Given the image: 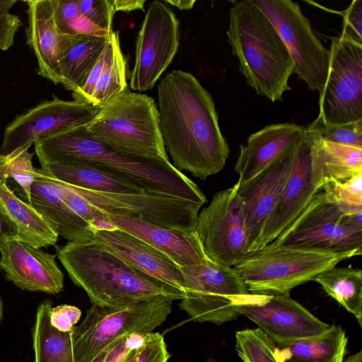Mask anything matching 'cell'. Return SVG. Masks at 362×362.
<instances>
[{
  "label": "cell",
  "instance_id": "cell-50",
  "mask_svg": "<svg viewBox=\"0 0 362 362\" xmlns=\"http://www.w3.org/2000/svg\"><path fill=\"white\" fill-rule=\"evenodd\" d=\"M3 311H4V304H3L2 298L0 296V322L1 321L2 317H3Z\"/></svg>",
  "mask_w": 362,
  "mask_h": 362
},
{
  "label": "cell",
  "instance_id": "cell-43",
  "mask_svg": "<svg viewBox=\"0 0 362 362\" xmlns=\"http://www.w3.org/2000/svg\"><path fill=\"white\" fill-rule=\"evenodd\" d=\"M81 310L76 306L62 304L52 307L49 313L51 325L61 332H69L78 322Z\"/></svg>",
  "mask_w": 362,
  "mask_h": 362
},
{
  "label": "cell",
  "instance_id": "cell-46",
  "mask_svg": "<svg viewBox=\"0 0 362 362\" xmlns=\"http://www.w3.org/2000/svg\"><path fill=\"white\" fill-rule=\"evenodd\" d=\"M145 0H112V6L117 11L131 12L136 10L144 11Z\"/></svg>",
  "mask_w": 362,
  "mask_h": 362
},
{
  "label": "cell",
  "instance_id": "cell-26",
  "mask_svg": "<svg viewBox=\"0 0 362 362\" xmlns=\"http://www.w3.org/2000/svg\"><path fill=\"white\" fill-rule=\"evenodd\" d=\"M41 167L53 179L84 189L126 194L145 192L125 177L90 164L52 163Z\"/></svg>",
  "mask_w": 362,
  "mask_h": 362
},
{
  "label": "cell",
  "instance_id": "cell-3",
  "mask_svg": "<svg viewBox=\"0 0 362 362\" xmlns=\"http://www.w3.org/2000/svg\"><path fill=\"white\" fill-rule=\"evenodd\" d=\"M57 255L92 304L122 308L156 296L181 300L184 293L132 267L95 239L68 242Z\"/></svg>",
  "mask_w": 362,
  "mask_h": 362
},
{
  "label": "cell",
  "instance_id": "cell-25",
  "mask_svg": "<svg viewBox=\"0 0 362 362\" xmlns=\"http://www.w3.org/2000/svg\"><path fill=\"white\" fill-rule=\"evenodd\" d=\"M310 143L311 180L317 189L330 182L362 174V148L323 140Z\"/></svg>",
  "mask_w": 362,
  "mask_h": 362
},
{
  "label": "cell",
  "instance_id": "cell-35",
  "mask_svg": "<svg viewBox=\"0 0 362 362\" xmlns=\"http://www.w3.org/2000/svg\"><path fill=\"white\" fill-rule=\"evenodd\" d=\"M57 27L64 35H88L109 37L111 34L88 21L81 13L78 0H52Z\"/></svg>",
  "mask_w": 362,
  "mask_h": 362
},
{
  "label": "cell",
  "instance_id": "cell-8",
  "mask_svg": "<svg viewBox=\"0 0 362 362\" xmlns=\"http://www.w3.org/2000/svg\"><path fill=\"white\" fill-rule=\"evenodd\" d=\"M181 269L185 286L179 306L194 322L222 325L235 320L240 315L237 308L257 296L233 267L209 260Z\"/></svg>",
  "mask_w": 362,
  "mask_h": 362
},
{
  "label": "cell",
  "instance_id": "cell-7",
  "mask_svg": "<svg viewBox=\"0 0 362 362\" xmlns=\"http://www.w3.org/2000/svg\"><path fill=\"white\" fill-rule=\"evenodd\" d=\"M173 300L156 296L122 308L93 304L71 331L74 362H91L114 342L134 333L152 332L172 312Z\"/></svg>",
  "mask_w": 362,
  "mask_h": 362
},
{
  "label": "cell",
  "instance_id": "cell-28",
  "mask_svg": "<svg viewBox=\"0 0 362 362\" xmlns=\"http://www.w3.org/2000/svg\"><path fill=\"white\" fill-rule=\"evenodd\" d=\"M347 343L341 326L332 325L318 336L276 343V354L280 362H343Z\"/></svg>",
  "mask_w": 362,
  "mask_h": 362
},
{
  "label": "cell",
  "instance_id": "cell-9",
  "mask_svg": "<svg viewBox=\"0 0 362 362\" xmlns=\"http://www.w3.org/2000/svg\"><path fill=\"white\" fill-rule=\"evenodd\" d=\"M271 243L360 256L362 212L344 213L320 190L299 216Z\"/></svg>",
  "mask_w": 362,
  "mask_h": 362
},
{
  "label": "cell",
  "instance_id": "cell-15",
  "mask_svg": "<svg viewBox=\"0 0 362 362\" xmlns=\"http://www.w3.org/2000/svg\"><path fill=\"white\" fill-rule=\"evenodd\" d=\"M99 110L98 106L53 95L49 100L17 115L5 128L0 153L6 155L19 148H30L50 134L85 125Z\"/></svg>",
  "mask_w": 362,
  "mask_h": 362
},
{
  "label": "cell",
  "instance_id": "cell-36",
  "mask_svg": "<svg viewBox=\"0 0 362 362\" xmlns=\"http://www.w3.org/2000/svg\"><path fill=\"white\" fill-rule=\"evenodd\" d=\"M305 133L309 141L323 140L362 148V120L344 124H329L317 117L305 127Z\"/></svg>",
  "mask_w": 362,
  "mask_h": 362
},
{
  "label": "cell",
  "instance_id": "cell-34",
  "mask_svg": "<svg viewBox=\"0 0 362 362\" xmlns=\"http://www.w3.org/2000/svg\"><path fill=\"white\" fill-rule=\"evenodd\" d=\"M276 344L260 328L235 332V349L243 362H280Z\"/></svg>",
  "mask_w": 362,
  "mask_h": 362
},
{
  "label": "cell",
  "instance_id": "cell-16",
  "mask_svg": "<svg viewBox=\"0 0 362 362\" xmlns=\"http://www.w3.org/2000/svg\"><path fill=\"white\" fill-rule=\"evenodd\" d=\"M237 310L255 322L277 344L318 336L332 326L290 296L257 294L250 302L239 305Z\"/></svg>",
  "mask_w": 362,
  "mask_h": 362
},
{
  "label": "cell",
  "instance_id": "cell-21",
  "mask_svg": "<svg viewBox=\"0 0 362 362\" xmlns=\"http://www.w3.org/2000/svg\"><path fill=\"white\" fill-rule=\"evenodd\" d=\"M305 127L293 123H279L266 126L251 134L246 145L240 146L235 165L243 184L282 156L299 148L307 141Z\"/></svg>",
  "mask_w": 362,
  "mask_h": 362
},
{
  "label": "cell",
  "instance_id": "cell-5",
  "mask_svg": "<svg viewBox=\"0 0 362 362\" xmlns=\"http://www.w3.org/2000/svg\"><path fill=\"white\" fill-rule=\"evenodd\" d=\"M353 257L347 252L270 243L245 253L232 267L251 293L290 296L293 288Z\"/></svg>",
  "mask_w": 362,
  "mask_h": 362
},
{
  "label": "cell",
  "instance_id": "cell-13",
  "mask_svg": "<svg viewBox=\"0 0 362 362\" xmlns=\"http://www.w3.org/2000/svg\"><path fill=\"white\" fill-rule=\"evenodd\" d=\"M179 22L163 1H153L146 13L136 41L135 62L129 86L151 90L173 62L180 45Z\"/></svg>",
  "mask_w": 362,
  "mask_h": 362
},
{
  "label": "cell",
  "instance_id": "cell-30",
  "mask_svg": "<svg viewBox=\"0 0 362 362\" xmlns=\"http://www.w3.org/2000/svg\"><path fill=\"white\" fill-rule=\"evenodd\" d=\"M52 303L43 300L38 305L33 328L34 362H74L71 331L61 332L49 322Z\"/></svg>",
  "mask_w": 362,
  "mask_h": 362
},
{
  "label": "cell",
  "instance_id": "cell-4",
  "mask_svg": "<svg viewBox=\"0 0 362 362\" xmlns=\"http://www.w3.org/2000/svg\"><path fill=\"white\" fill-rule=\"evenodd\" d=\"M239 71L257 95L282 101L291 88L294 64L276 28L253 0L237 2L229 12L226 32Z\"/></svg>",
  "mask_w": 362,
  "mask_h": 362
},
{
  "label": "cell",
  "instance_id": "cell-47",
  "mask_svg": "<svg viewBox=\"0 0 362 362\" xmlns=\"http://www.w3.org/2000/svg\"><path fill=\"white\" fill-rule=\"evenodd\" d=\"M194 0H166L164 1L165 4H168L173 6H175L180 10H189L195 4Z\"/></svg>",
  "mask_w": 362,
  "mask_h": 362
},
{
  "label": "cell",
  "instance_id": "cell-29",
  "mask_svg": "<svg viewBox=\"0 0 362 362\" xmlns=\"http://www.w3.org/2000/svg\"><path fill=\"white\" fill-rule=\"evenodd\" d=\"M0 208L17 229L18 240L35 248L54 245L58 235L28 202L18 197L7 184L0 183Z\"/></svg>",
  "mask_w": 362,
  "mask_h": 362
},
{
  "label": "cell",
  "instance_id": "cell-10",
  "mask_svg": "<svg viewBox=\"0 0 362 362\" xmlns=\"http://www.w3.org/2000/svg\"><path fill=\"white\" fill-rule=\"evenodd\" d=\"M273 23L292 58L293 73L313 91L322 90L329 51L314 33L309 19L291 0H253Z\"/></svg>",
  "mask_w": 362,
  "mask_h": 362
},
{
  "label": "cell",
  "instance_id": "cell-37",
  "mask_svg": "<svg viewBox=\"0 0 362 362\" xmlns=\"http://www.w3.org/2000/svg\"><path fill=\"white\" fill-rule=\"evenodd\" d=\"M326 197L347 214L362 212V174L344 181H332L322 187Z\"/></svg>",
  "mask_w": 362,
  "mask_h": 362
},
{
  "label": "cell",
  "instance_id": "cell-44",
  "mask_svg": "<svg viewBox=\"0 0 362 362\" xmlns=\"http://www.w3.org/2000/svg\"><path fill=\"white\" fill-rule=\"evenodd\" d=\"M23 25L20 18L8 13L0 16V49L6 51L14 43V37Z\"/></svg>",
  "mask_w": 362,
  "mask_h": 362
},
{
  "label": "cell",
  "instance_id": "cell-27",
  "mask_svg": "<svg viewBox=\"0 0 362 362\" xmlns=\"http://www.w3.org/2000/svg\"><path fill=\"white\" fill-rule=\"evenodd\" d=\"M109 37L66 35L59 58L62 85L75 92L104 51Z\"/></svg>",
  "mask_w": 362,
  "mask_h": 362
},
{
  "label": "cell",
  "instance_id": "cell-33",
  "mask_svg": "<svg viewBox=\"0 0 362 362\" xmlns=\"http://www.w3.org/2000/svg\"><path fill=\"white\" fill-rule=\"evenodd\" d=\"M28 148H19L11 153H0V183L7 184L13 178L23 189L28 202H30L31 185L38 175L33 165V153Z\"/></svg>",
  "mask_w": 362,
  "mask_h": 362
},
{
  "label": "cell",
  "instance_id": "cell-2",
  "mask_svg": "<svg viewBox=\"0 0 362 362\" xmlns=\"http://www.w3.org/2000/svg\"><path fill=\"white\" fill-rule=\"evenodd\" d=\"M85 125L52 133L36 141L35 151L40 163L90 164L118 174L147 192L180 198L201 206L206 202L199 187L170 160L119 151L92 138Z\"/></svg>",
  "mask_w": 362,
  "mask_h": 362
},
{
  "label": "cell",
  "instance_id": "cell-40",
  "mask_svg": "<svg viewBox=\"0 0 362 362\" xmlns=\"http://www.w3.org/2000/svg\"><path fill=\"white\" fill-rule=\"evenodd\" d=\"M54 180L59 187L64 202L74 213L87 221L91 226L96 221L107 220L105 212L88 203L71 189L68 185Z\"/></svg>",
  "mask_w": 362,
  "mask_h": 362
},
{
  "label": "cell",
  "instance_id": "cell-38",
  "mask_svg": "<svg viewBox=\"0 0 362 362\" xmlns=\"http://www.w3.org/2000/svg\"><path fill=\"white\" fill-rule=\"evenodd\" d=\"M170 357L163 336L152 332L146 334L142 345L133 349L124 362H168Z\"/></svg>",
  "mask_w": 362,
  "mask_h": 362
},
{
  "label": "cell",
  "instance_id": "cell-41",
  "mask_svg": "<svg viewBox=\"0 0 362 362\" xmlns=\"http://www.w3.org/2000/svg\"><path fill=\"white\" fill-rule=\"evenodd\" d=\"M147 333H134L114 342L91 362H124L130 352L144 342Z\"/></svg>",
  "mask_w": 362,
  "mask_h": 362
},
{
  "label": "cell",
  "instance_id": "cell-11",
  "mask_svg": "<svg viewBox=\"0 0 362 362\" xmlns=\"http://www.w3.org/2000/svg\"><path fill=\"white\" fill-rule=\"evenodd\" d=\"M325 84L319 93V117L325 123L362 120V45L332 37Z\"/></svg>",
  "mask_w": 362,
  "mask_h": 362
},
{
  "label": "cell",
  "instance_id": "cell-39",
  "mask_svg": "<svg viewBox=\"0 0 362 362\" xmlns=\"http://www.w3.org/2000/svg\"><path fill=\"white\" fill-rule=\"evenodd\" d=\"M81 15L90 23L111 34L114 11L112 0H78Z\"/></svg>",
  "mask_w": 362,
  "mask_h": 362
},
{
  "label": "cell",
  "instance_id": "cell-31",
  "mask_svg": "<svg viewBox=\"0 0 362 362\" xmlns=\"http://www.w3.org/2000/svg\"><path fill=\"white\" fill-rule=\"evenodd\" d=\"M325 293L348 312L353 314L362 326V271L349 265L333 267L319 274L313 280Z\"/></svg>",
  "mask_w": 362,
  "mask_h": 362
},
{
  "label": "cell",
  "instance_id": "cell-45",
  "mask_svg": "<svg viewBox=\"0 0 362 362\" xmlns=\"http://www.w3.org/2000/svg\"><path fill=\"white\" fill-rule=\"evenodd\" d=\"M11 239L18 240L16 227L0 208V245Z\"/></svg>",
  "mask_w": 362,
  "mask_h": 362
},
{
  "label": "cell",
  "instance_id": "cell-1",
  "mask_svg": "<svg viewBox=\"0 0 362 362\" xmlns=\"http://www.w3.org/2000/svg\"><path fill=\"white\" fill-rule=\"evenodd\" d=\"M157 90L160 131L173 166L201 180L220 172L230 151L211 94L182 70L167 74Z\"/></svg>",
  "mask_w": 362,
  "mask_h": 362
},
{
  "label": "cell",
  "instance_id": "cell-18",
  "mask_svg": "<svg viewBox=\"0 0 362 362\" xmlns=\"http://www.w3.org/2000/svg\"><path fill=\"white\" fill-rule=\"evenodd\" d=\"M310 144L308 139L299 148L291 174L248 252L262 247L275 240L299 216L320 191L313 185L311 180Z\"/></svg>",
  "mask_w": 362,
  "mask_h": 362
},
{
  "label": "cell",
  "instance_id": "cell-23",
  "mask_svg": "<svg viewBox=\"0 0 362 362\" xmlns=\"http://www.w3.org/2000/svg\"><path fill=\"white\" fill-rule=\"evenodd\" d=\"M28 26L26 42L37 60V74L55 85L62 83L59 58L66 35L56 25L52 0L26 1Z\"/></svg>",
  "mask_w": 362,
  "mask_h": 362
},
{
  "label": "cell",
  "instance_id": "cell-51",
  "mask_svg": "<svg viewBox=\"0 0 362 362\" xmlns=\"http://www.w3.org/2000/svg\"><path fill=\"white\" fill-rule=\"evenodd\" d=\"M205 362H216V361L213 358H209Z\"/></svg>",
  "mask_w": 362,
  "mask_h": 362
},
{
  "label": "cell",
  "instance_id": "cell-17",
  "mask_svg": "<svg viewBox=\"0 0 362 362\" xmlns=\"http://www.w3.org/2000/svg\"><path fill=\"white\" fill-rule=\"evenodd\" d=\"M0 269L8 281L28 291L58 294L64 288V274L56 255L17 239L0 245Z\"/></svg>",
  "mask_w": 362,
  "mask_h": 362
},
{
  "label": "cell",
  "instance_id": "cell-20",
  "mask_svg": "<svg viewBox=\"0 0 362 362\" xmlns=\"http://www.w3.org/2000/svg\"><path fill=\"white\" fill-rule=\"evenodd\" d=\"M93 233L95 240L132 267L184 292L181 267L161 251L118 228Z\"/></svg>",
  "mask_w": 362,
  "mask_h": 362
},
{
  "label": "cell",
  "instance_id": "cell-19",
  "mask_svg": "<svg viewBox=\"0 0 362 362\" xmlns=\"http://www.w3.org/2000/svg\"><path fill=\"white\" fill-rule=\"evenodd\" d=\"M299 148L275 160L250 180L241 185L238 182V194L245 216L249 248L284 189Z\"/></svg>",
  "mask_w": 362,
  "mask_h": 362
},
{
  "label": "cell",
  "instance_id": "cell-12",
  "mask_svg": "<svg viewBox=\"0 0 362 362\" xmlns=\"http://www.w3.org/2000/svg\"><path fill=\"white\" fill-rule=\"evenodd\" d=\"M238 187L237 182L216 193L198 214L194 228L207 257L228 267L248 252L250 246Z\"/></svg>",
  "mask_w": 362,
  "mask_h": 362
},
{
  "label": "cell",
  "instance_id": "cell-6",
  "mask_svg": "<svg viewBox=\"0 0 362 362\" xmlns=\"http://www.w3.org/2000/svg\"><path fill=\"white\" fill-rule=\"evenodd\" d=\"M94 139L128 154L169 160L154 99L128 89L99 106L85 125Z\"/></svg>",
  "mask_w": 362,
  "mask_h": 362
},
{
  "label": "cell",
  "instance_id": "cell-42",
  "mask_svg": "<svg viewBox=\"0 0 362 362\" xmlns=\"http://www.w3.org/2000/svg\"><path fill=\"white\" fill-rule=\"evenodd\" d=\"M335 13L343 18L342 32L339 37L362 45V0H354L346 10Z\"/></svg>",
  "mask_w": 362,
  "mask_h": 362
},
{
  "label": "cell",
  "instance_id": "cell-22",
  "mask_svg": "<svg viewBox=\"0 0 362 362\" xmlns=\"http://www.w3.org/2000/svg\"><path fill=\"white\" fill-rule=\"evenodd\" d=\"M105 214L107 220L117 228L136 236L161 251L180 267L204 264L210 260L194 230L165 228L128 215Z\"/></svg>",
  "mask_w": 362,
  "mask_h": 362
},
{
  "label": "cell",
  "instance_id": "cell-24",
  "mask_svg": "<svg viewBox=\"0 0 362 362\" xmlns=\"http://www.w3.org/2000/svg\"><path fill=\"white\" fill-rule=\"evenodd\" d=\"M30 188L29 204L68 242L94 239L93 228L64 202L55 180L42 168Z\"/></svg>",
  "mask_w": 362,
  "mask_h": 362
},
{
  "label": "cell",
  "instance_id": "cell-14",
  "mask_svg": "<svg viewBox=\"0 0 362 362\" xmlns=\"http://www.w3.org/2000/svg\"><path fill=\"white\" fill-rule=\"evenodd\" d=\"M68 185L88 203L105 213L128 215L169 229L194 230L202 207L185 199L157 193L144 192L126 194L100 192Z\"/></svg>",
  "mask_w": 362,
  "mask_h": 362
},
{
  "label": "cell",
  "instance_id": "cell-32",
  "mask_svg": "<svg viewBox=\"0 0 362 362\" xmlns=\"http://www.w3.org/2000/svg\"><path fill=\"white\" fill-rule=\"evenodd\" d=\"M110 52L95 86L91 104L100 106L127 90V62L121 49L118 32L110 36Z\"/></svg>",
  "mask_w": 362,
  "mask_h": 362
},
{
  "label": "cell",
  "instance_id": "cell-48",
  "mask_svg": "<svg viewBox=\"0 0 362 362\" xmlns=\"http://www.w3.org/2000/svg\"><path fill=\"white\" fill-rule=\"evenodd\" d=\"M16 3L15 0H0V16L10 13V9Z\"/></svg>",
  "mask_w": 362,
  "mask_h": 362
},
{
  "label": "cell",
  "instance_id": "cell-49",
  "mask_svg": "<svg viewBox=\"0 0 362 362\" xmlns=\"http://www.w3.org/2000/svg\"><path fill=\"white\" fill-rule=\"evenodd\" d=\"M343 362H362V351L349 356Z\"/></svg>",
  "mask_w": 362,
  "mask_h": 362
}]
</instances>
